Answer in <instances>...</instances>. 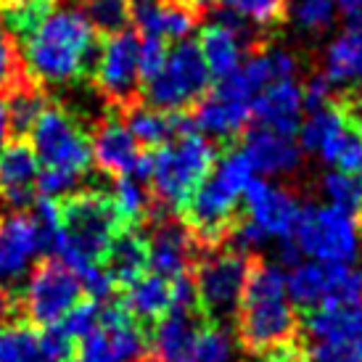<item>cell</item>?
<instances>
[{
    "label": "cell",
    "mask_w": 362,
    "mask_h": 362,
    "mask_svg": "<svg viewBox=\"0 0 362 362\" xmlns=\"http://www.w3.org/2000/svg\"><path fill=\"white\" fill-rule=\"evenodd\" d=\"M235 331L243 349L257 357L299 344V315L288 299L281 264L254 257L235 315Z\"/></svg>",
    "instance_id": "obj_1"
},
{
    "label": "cell",
    "mask_w": 362,
    "mask_h": 362,
    "mask_svg": "<svg viewBox=\"0 0 362 362\" xmlns=\"http://www.w3.org/2000/svg\"><path fill=\"white\" fill-rule=\"evenodd\" d=\"M95 30L82 11H51L35 30L21 40L24 69L32 80L45 85H64L93 74L98 59Z\"/></svg>",
    "instance_id": "obj_2"
},
{
    "label": "cell",
    "mask_w": 362,
    "mask_h": 362,
    "mask_svg": "<svg viewBox=\"0 0 362 362\" xmlns=\"http://www.w3.org/2000/svg\"><path fill=\"white\" fill-rule=\"evenodd\" d=\"M59 209V230L48 249L74 272L101 264L114 235L124 228L114 199L103 191H74L61 199Z\"/></svg>",
    "instance_id": "obj_3"
},
{
    "label": "cell",
    "mask_w": 362,
    "mask_h": 362,
    "mask_svg": "<svg viewBox=\"0 0 362 362\" xmlns=\"http://www.w3.org/2000/svg\"><path fill=\"white\" fill-rule=\"evenodd\" d=\"M252 161L243 151H225L217 159L209 177L202 182V188L193 193V199L185 204L180 220L191 228L196 241L204 252L220 249L233 225L241 220L238 206L243 202V193L252 182Z\"/></svg>",
    "instance_id": "obj_4"
},
{
    "label": "cell",
    "mask_w": 362,
    "mask_h": 362,
    "mask_svg": "<svg viewBox=\"0 0 362 362\" xmlns=\"http://www.w3.org/2000/svg\"><path fill=\"white\" fill-rule=\"evenodd\" d=\"M217 164V151L202 132L182 135L153 151L151 196L159 217L182 211Z\"/></svg>",
    "instance_id": "obj_5"
},
{
    "label": "cell",
    "mask_w": 362,
    "mask_h": 362,
    "mask_svg": "<svg viewBox=\"0 0 362 362\" xmlns=\"http://www.w3.org/2000/svg\"><path fill=\"white\" fill-rule=\"evenodd\" d=\"M252 262V257H243L233 249L220 246V249L204 252L193 264L191 278L196 283L199 307L209 322L225 325L238 315Z\"/></svg>",
    "instance_id": "obj_6"
},
{
    "label": "cell",
    "mask_w": 362,
    "mask_h": 362,
    "mask_svg": "<svg viewBox=\"0 0 362 362\" xmlns=\"http://www.w3.org/2000/svg\"><path fill=\"white\" fill-rule=\"evenodd\" d=\"M211 90V74L199 42L182 40L170 48L161 71L143 85V103L151 109L180 114L196 109V103Z\"/></svg>",
    "instance_id": "obj_7"
},
{
    "label": "cell",
    "mask_w": 362,
    "mask_h": 362,
    "mask_svg": "<svg viewBox=\"0 0 362 362\" xmlns=\"http://www.w3.org/2000/svg\"><path fill=\"white\" fill-rule=\"evenodd\" d=\"M360 220L354 214H346L331 204H307L296 222L293 243L302 254L322 264H352L360 257Z\"/></svg>",
    "instance_id": "obj_8"
},
{
    "label": "cell",
    "mask_w": 362,
    "mask_h": 362,
    "mask_svg": "<svg viewBox=\"0 0 362 362\" xmlns=\"http://www.w3.org/2000/svg\"><path fill=\"white\" fill-rule=\"evenodd\" d=\"M304 362H362V304L320 307L299 322Z\"/></svg>",
    "instance_id": "obj_9"
},
{
    "label": "cell",
    "mask_w": 362,
    "mask_h": 362,
    "mask_svg": "<svg viewBox=\"0 0 362 362\" xmlns=\"http://www.w3.org/2000/svg\"><path fill=\"white\" fill-rule=\"evenodd\" d=\"M30 146L45 170L85 175L93 161L90 132L77 114L51 103L30 130Z\"/></svg>",
    "instance_id": "obj_10"
},
{
    "label": "cell",
    "mask_w": 362,
    "mask_h": 362,
    "mask_svg": "<svg viewBox=\"0 0 362 362\" xmlns=\"http://www.w3.org/2000/svg\"><path fill=\"white\" fill-rule=\"evenodd\" d=\"M82 293L85 288H82L80 275L64 262L48 257L32 267L30 278L19 293L21 320L30 322L32 328L59 325L82 302Z\"/></svg>",
    "instance_id": "obj_11"
},
{
    "label": "cell",
    "mask_w": 362,
    "mask_h": 362,
    "mask_svg": "<svg viewBox=\"0 0 362 362\" xmlns=\"http://www.w3.org/2000/svg\"><path fill=\"white\" fill-rule=\"evenodd\" d=\"M138 48H141V37L130 30L106 37L98 48V59H95L90 77L117 114L143 101Z\"/></svg>",
    "instance_id": "obj_12"
},
{
    "label": "cell",
    "mask_w": 362,
    "mask_h": 362,
    "mask_svg": "<svg viewBox=\"0 0 362 362\" xmlns=\"http://www.w3.org/2000/svg\"><path fill=\"white\" fill-rule=\"evenodd\" d=\"M252 109L254 95L243 88V82L235 74H230L217 82L202 101L196 103L193 122H196V130L204 135H211L217 141H233L246 132L249 119H252Z\"/></svg>",
    "instance_id": "obj_13"
},
{
    "label": "cell",
    "mask_w": 362,
    "mask_h": 362,
    "mask_svg": "<svg viewBox=\"0 0 362 362\" xmlns=\"http://www.w3.org/2000/svg\"><path fill=\"white\" fill-rule=\"evenodd\" d=\"M42 249V235L30 211L0 217V291L19 296Z\"/></svg>",
    "instance_id": "obj_14"
},
{
    "label": "cell",
    "mask_w": 362,
    "mask_h": 362,
    "mask_svg": "<svg viewBox=\"0 0 362 362\" xmlns=\"http://www.w3.org/2000/svg\"><path fill=\"white\" fill-rule=\"evenodd\" d=\"M93 143V161L98 170L111 177H135V180H151L153 153L143 151L138 141L132 138L122 117L103 119L95 132L90 135Z\"/></svg>",
    "instance_id": "obj_15"
},
{
    "label": "cell",
    "mask_w": 362,
    "mask_h": 362,
    "mask_svg": "<svg viewBox=\"0 0 362 362\" xmlns=\"http://www.w3.org/2000/svg\"><path fill=\"white\" fill-rule=\"evenodd\" d=\"M148 257H151L153 275L175 281V278L188 275L193 270V264L202 257V246L180 217L167 214V217L151 222Z\"/></svg>",
    "instance_id": "obj_16"
},
{
    "label": "cell",
    "mask_w": 362,
    "mask_h": 362,
    "mask_svg": "<svg viewBox=\"0 0 362 362\" xmlns=\"http://www.w3.org/2000/svg\"><path fill=\"white\" fill-rule=\"evenodd\" d=\"M243 206L249 211V220L259 225L267 235H275L278 241L293 238L296 222L302 214V204L283 185L252 177L249 188L243 193Z\"/></svg>",
    "instance_id": "obj_17"
},
{
    "label": "cell",
    "mask_w": 362,
    "mask_h": 362,
    "mask_svg": "<svg viewBox=\"0 0 362 362\" xmlns=\"http://www.w3.org/2000/svg\"><path fill=\"white\" fill-rule=\"evenodd\" d=\"M204 6L199 0H132V21L143 37L182 42L199 27Z\"/></svg>",
    "instance_id": "obj_18"
},
{
    "label": "cell",
    "mask_w": 362,
    "mask_h": 362,
    "mask_svg": "<svg viewBox=\"0 0 362 362\" xmlns=\"http://www.w3.org/2000/svg\"><path fill=\"white\" fill-rule=\"evenodd\" d=\"M40 177V161L24 138L13 141L0 151V199L13 206V211H24L35 204Z\"/></svg>",
    "instance_id": "obj_19"
},
{
    "label": "cell",
    "mask_w": 362,
    "mask_h": 362,
    "mask_svg": "<svg viewBox=\"0 0 362 362\" xmlns=\"http://www.w3.org/2000/svg\"><path fill=\"white\" fill-rule=\"evenodd\" d=\"M206 317L202 312L191 310H170L159 320L156 331L151 336V362H193L199 333L206 325Z\"/></svg>",
    "instance_id": "obj_20"
},
{
    "label": "cell",
    "mask_w": 362,
    "mask_h": 362,
    "mask_svg": "<svg viewBox=\"0 0 362 362\" xmlns=\"http://www.w3.org/2000/svg\"><path fill=\"white\" fill-rule=\"evenodd\" d=\"M302 114H304V88L296 80L272 82L270 88L259 93L254 101L252 117L259 127L275 130L281 135L296 138L302 130Z\"/></svg>",
    "instance_id": "obj_21"
},
{
    "label": "cell",
    "mask_w": 362,
    "mask_h": 362,
    "mask_svg": "<svg viewBox=\"0 0 362 362\" xmlns=\"http://www.w3.org/2000/svg\"><path fill=\"white\" fill-rule=\"evenodd\" d=\"M243 153L252 161L254 172L262 175H288L302 164V146L293 138L254 124L243 132Z\"/></svg>",
    "instance_id": "obj_22"
},
{
    "label": "cell",
    "mask_w": 362,
    "mask_h": 362,
    "mask_svg": "<svg viewBox=\"0 0 362 362\" xmlns=\"http://www.w3.org/2000/svg\"><path fill=\"white\" fill-rule=\"evenodd\" d=\"M103 270L109 272L114 286L130 288L132 283H138L143 275L151 270V257H148V235H143L138 228H122L109 252L103 257Z\"/></svg>",
    "instance_id": "obj_23"
},
{
    "label": "cell",
    "mask_w": 362,
    "mask_h": 362,
    "mask_svg": "<svg viewBox=\"0 0 362 362\" xmlns=\"http://www.w3.org/2000/svg\"><path fill=\"white\" fill-rule=\"evenodd\" d=\"M349 127H352V122L346 119L341 106H325V109L312 111L310 119L302 122V130H299L302 148L317 153L322 161L333 164Z\"/></svg>",
    "instance_id": "obj_24"
},
{
    "label": "cell",
    "mask_w": 362,
    "mask_h": 362,
    "mask_svg": "<svg viewBox=\"0 0 362 362\" xmlns=\"http://www.w3.org/2000/svg\"><path fill=\"white\" fill-rule=\"evenodd\" d=\"M333 88L362 90V32L346 30L328 45L325 51V71Z\"/></svg>",
    "instance_id": "obj_25"
},
{
    "label": "cell",
    "mask_w": 362,
    "mask_h": 362,
    "mask_svg": "<svg viewBox=\"0 0 362 362\" xmlns=\"http://www.w3.org/2000/svg\"><path fill=\"white\" fill-rule=\"evenodd\" d=\"M172 299H175L172 281L151 272V275H143L138 283H132L130 288H124L122 304L143 325V322H159L172 310Z\"/></svg>",
    "instance_id": "obj_26"
},
{
    "label": "cell",
    "mask_w": 362,
    "mask_h": 362,
    "mask_svg": "<svg viewBox=\"0 0 362 362\" xmlns=\"http://www.w3.org/2000/svg\"><path fill=\"white\" fill-rule=\"evenodd\" d=\"M3 98L8 103L11 135L13 138H24L32 130V124L37 122V117L51 106L48 95H45V88L37 80H32L30 74H24L19 85Z\"/></svg>",
    "instance_id": "obj_27"
},
{
    "label": "cell",
    "mask_w": 362,
    "mask_h": 362,
    "mask_svg": "<svg viewBox=\"0 0 362 362\" xmlns=\"http://www.w3.org/2000/svg\"><path fill=\"white\" fill-rule=\"evenodd\" d=\"M286 288L293 307L302 310H320L325 304V291H328V264L322 262H299L286 275Z\"/></svg>",
    "instance_id": "obj_28"
},
{
    "label": "cell",
    "mask_w": 362,
    "mask_h": 362,
    "mask_svg": "<svg viewBox=\"0 0 362 362\" xmlns=\"http://www.w3.org/2000/svg\"><path fill=\"white\" fill-rule=\"evenodd\" d=\"M0 362H42L40 328L30 322H0Z\"/></svg>",
    "instance_id": "obj_29"
},
{
    "label": "cell",
    "mask_w": 362,
    "mask_h": 362,
    "mask_svg": "<svg viewBox=\"0 0 362 362\" xmlns=\"http://www.w3.org/2000/svg\"><path fill=\"white\" fill-rule=\"evenodd\" d=\"M90 27L106 37L119 35L132 21V0H88L82 11Z\"/></svg>",
    "instance_id": "obj_30"
},
{
    "label": "cell",
    "mask_w": 362,
    "mask_h": 362,
    "mask_svg": "<svg viewBox=\"0 0 362 362\" xmlns=\"http://www.w3.org/2000/svg\"><path fill=\"white\" fill-rule=\"evenodd\" d=\"M362 272L352 264H328V291L322 307H360Z\"/></svg>",
    "instance_id": "obj_31"
},
{
    "label": "cell",
    "mask_w": 362,
    "mask_h": 362,
    "mask_svg": "<svg viewBox=\"0 0 362 362\" xmlns=\"http://www.w3.org/2000/svg\"><path fill=\"white\" fill-rule=\"evenodd\" d=\"M322 193L331 206L346 211V214H360L362 211V177L349 172L333 170L322 177Z\"/></svg>",
    "instance_id": "obj_32"
},
{
    "label": "cell",
    "mask_w": 362,
    "mask_h": 362,
    "mask_svg": "<svg viewBox=\"0 0 362 362\" xmlns=\"http://www.w3.org/2000/svg\"><path fill=\"white\" fill-rule=\"evenodd\" d=\"M217 3L249 24H275L286 19L288 13L286 0H217Z\"/></svg>",
    "instance_id": "obj_33"
},
{
    "label": "cell",
    "mask_w": 362,
    "mask_h": 362,
    "mask_svg": "<svg viewBox=\"0 0 362 362\" xmlns=\"http://www.w3.org/2000/svg\"><path fill=\"white\" fill-rule=\"evenodd\" d=\"M233 360V339L225 325L206 322L199 333L193 362H230Z\"/></svg>",
    "instance_id": "obj_34"
},
{
    "label": "cell",
    "mask_w": 362,
    "mask_h": 362,
    "mask_svg": "<svg viewBox=\"0 0 362 362\" xmlns=\"http://www.w3.org/2000/svg\"><path fill=\"white\" fill-rule=\"evenodd\" d=\"M291 16L302 30L322 32L336 19V0H296Z\"/></svg>",
    "instance_id": "obj_35"
},
{
    "label": "cell",
    "mask_w": 362,
    "mask_h": 362,
    "mask_svg": "<svg viewBox=\"0 0 362 362\" xmlns=\"http://www.w3.org/2000/svg\"><path fill=\"white\" fill-rule=\"evenodd\" d=\"M24 74H27V69L21 61V48H16V42L8 32L0 30V95H8Z\"/></svg>",
    "instance_id": "obj_36"
},
{
    "label": "cell",
    "mask_w": 362,
    "mask_h": 362,
    "mask_svg": "<svg viewBox=\"0 0 362 362\" xmlns=\"http://www.w3.org/2000/svg\"><path fill=\"white\" fill-rule=\"evenodd\" d=\"M40 349L42 362H71L77 341L61 325H51V328H40Z\"/></svg>",
    "instance_id": "obj_37"
},
{
    "label": "cell",
    "mask_w": 362,
    "mask_h": 362,
    "mask_svg": "<svg viewBox=\"0 0 362 362\" xmlns=\"http://www.w3.org/2000/svg\"><path fill=\"white\" fill-rule=\"evenodd\" d=\"M98 320H101V310L95 307V302H80L59 325L69 333L74 341H82L98 328Z\"/></svg>",
    "instance_id": "obj_38"
},
{
    "label": "cell",
    "mask_w": 362,
    "mask_h": 362,
    "mask_svg": "<svg viewBox=\"0 0 362 362\" xmlns=\"http://www.w3.org/2000/svg\"><path fill=\"white\" fill-rule=\"evenodd\" d=\"M77 182H80V175H71V172L64 170H40V177H37V196H45V199H66L77 191Z\"/></svg>",
    "instance_id": "obj_39"
},
{
    "label": "cell",
    "mask_w": 362,
    "mask_h": 362,
    "mask_svg": "<svg viewBox=\"0 0 362 362\" xmlns=\"http://www.w3.org/2000/svg\"><path fill=\"white\" fill-rule=\"evenodd\" d=\"M170 48L164 45L159 37H141V48H138V66H141V80L143 85L151 82L161 71L164 61H167Z\"/></svg>",
    "instance_id": "obj_40"
},
{
    "label": "cell",
    "mask_w": 362,
    "mask_h": 362,
    "mask_svg": "<svg viewBox=\"0 0 362 362\" xmlns=\"http://www.w3.org/2000/svg\"><path fill=\"white\" fill-rule=\"evenodd\" d=\"M336 167L341 172H349V175H357L362 177V130L357 127H349L346 138H344L341 148L336 153Z\"/></svg>",
    "instance_id": "obj_41"
},
{
    "label": "cell",
    "mask_w": 362,
    "mask_h": 362,
    "mask_svg": "<svg viewBox=\"0 0 362 362\" xmlns=\"http://www.w3.org/2000/svg\"><path fill=\"white\" fill-rule=\"evenodd\" d=\"M77 275H80L85 293H90L93 299H106V296H111V291L117 288L114 281L109 278V272L103 270V264H90V267L80 270Z\"/></svg>",
    "instance_id": "obj_42"
},
{
    "label": "cell",
    "mask_w": 362,
    "mask_h": 362,
    "mask_svg": "<svg viewBox=\"0 0 362 362\" xmlns=\"http://www.w3.org/2000/svg\"><path fill=\"white\" fill-rule=\"evenodd\" d=\"M333 90H336V88H333L331 80H328L325 74H315V77H310V82L304 85V109L317 111V109L331 106Z\"/></svg>",
    "instance_id": "obj_43"
},
{
    "label": "cell",
    "mask_w": 362,
    "mask_h": 362,
    "mask_svg": "<svg viewBox=\"0 0 362 362\" xmlns=\"http://www.w3.org/2000/svg\"><path fill=\"white\" fill-rule=\"evenodd\" d=\"M336 13L354 32H362V0H336Z\"/></svg>",
    "instance_id": "obj_44"
},
{
    "label": "cell",
    "mask_w": 362,
    "mask_h": 362,
    "mask_svg": "<svg viewBox=\"0 0 362 362\" xmlns=\"http://www.w3.org/2000/svg\"><path fill=\"white\" fill-rule=\"evenodd\" d=\"M344 114H346V119L352 122L357 130H362V90L354 93L352 98L346 101V106H341Z\"/></svg>",
    "instance_id": "obj_45"
},
{
    "label": "cell",
    "mask_w": 362,
    "mask_h": 362,
    "mask_svg": "<svg viewBox=\"0 0 362 362\" xmlns=\"http://www.w3.org/2000/svg\"><path fill=\"white\" fill-rule=\"evenodd\" d=\"M11 138V119H8V103L0 95V151L8 146Z\"/></svg>",
    "instance_id": "obj_46"
},
{
    "label": "cell",
    "mask_w": 362,
    "mask_h": 362,
    "mask_svg": "<svg viewBox=\"0 0 362 362\" xmlns=\"http://www.w3.org/2000/svg\"><path fill=\"white\" fill-rule=\"evenodd\" d=\"M262 362H304L302 352H299V344L296 346H288V349H281V352H272L267 357H262Z\"/></svg>",
    "instance_id": "obj_47"
},
{
    "label": "cell",
    "mask_w": 362,
    "mask_h": 362,
    "mask_svg": "<svg viewBox=\"0 0 362 362\" xmlns=\"http://www.w3.org/2000/svg\"><path fill=\"white\" fill-rule=\"evenodd\" d=\"M30 3H40V6H56V0H30Z\"/></svg>",
    "instance_id": "obj_48"
},
{
    "label": "cell",
    "mask_w": 362,
    "mask_h": 362,
    "mask_svg": "<svg viewBox=\"0 0 362 362\" xmlns=\"http://www.w3.org/2000/svg\"><path fill=\"white\" fill-rule=\"evenodd\" d=\"M360 228H362V211H360Z\"/></svg>",
    "instance_id": "obj_49"
},
{
    "label": "cell",
    "mask_w": 362,
    "mask_h": 362,
    "mask_svg": "<svg viewBox=\"0 0 362 362\" xmlns=\"http://www.w3.org/2000/svg\"><path fill=\"white\" fill-rule=\"evenodd\" d=\"M146 362H151V360H146Z\"/></svg>",
    "instance_id": "obj_50"
}]
</instances>
